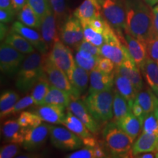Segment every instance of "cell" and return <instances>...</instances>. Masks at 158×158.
Returning <instances> with one entry per match:
<instances>
[{
    "label": "cell",
    "mask_w": 158,
    "mask_h": 158,
    "mask_svg": "<svg viewBox=\"0 0 158 158\" xmlns=\"http://www.w3.org/2000/svg\"><path fill=\"white\" fill-rule=\"evenodd\" d=\"M15 13V10L0 9V21H1V23H10L14 19Z\"/></svg>",
    "instance_id": "obj_47"
},
{
    "label": "cell",
    "mask_w": 158,
    "mask_h": 158,
    "mask_svg": "<svg viewBox=\"0 0 158 158\" xmlns=\"http://www.w3.org/2000/svg\"><path fill=\"white\" fill-rule=\"evenodd\" d=\"M19 153V147L16 143H11L10 144L3 146L0 150V157L12 158L16 157Z\"/></svg>",
    "instance_id": "obj_42"
},
{
    "label": "cell",
    "mask_w": 158,
    "mask_h": 158,
    "mask_svg": "<svg viewBox=\"0 0 158 158\" xmlns=\"http://www.w3.org/2000/svg\"><path fill=\"white\" fill-rule=\"evenodd\" d=\"M68 108L86 126L91 133L94 134L98 133L100 130L99 123L91 114L84 102L79 99L72 100Z\"/></svg>",
    "instance_id": "obj_15"
},
{
    "label": "cell",
    "mask_w": 158,
    "mask_h": 158,
    "mask_svg": "<svg viewBox=\"0 0 158 158\" xmlns=\"http://www.w3.org/2000/svg\"><path fill=\"white\" fill-rule=\"evenodd\" d=\"M144 2L150 7H152L158 4V0H144Z\"/></svg>",
    "instance_id": "obj_54"
},
{
    "label": "cell",
    "mask_w": 158,
    "mask_h": 158,
    "mask_svg": "<svg viewBox=\"0 0 158 158\" xmlns=\"http://www.w3.org/2000/svg\"><path fill=\"white\" fill-rule=\"evenodd\" d=\"M142 0H126V32L147 43L155 33L152 10Z\"/></svg>",
    "instance_id": "obj_1"
},
{
    "label": "cell",
    "mask_w": 158,
    "mask_h": 158,
    "mask_svg": "<svg viewBox=\"0 0 158 158\" xmlns=\"http://www.w3.org/2000/svg\"><path fill=\"white\" fill-rule=\"evenodd\" d=\"M140 69L149 87L155 91L158 88V63L148 56Z\"/></svg>",
    "instance_id": "obj_28"
},
{
    "label": "cell",
    "mask_w": 158,
    "mask_h": 158,
    "mask_svg": "<svg viewBox=\"0 0 158 158\" xmlns=\"http://www.w3.org/2000/svg\"><path fill=\"white\" fill-rule=\"evenodd\" d=\"M100 57L101 56H94L84 50H76L75 60L77 64L90 73L97 68Z\"/></svg>",
    "instance_id": "obj_34"
},
{
    "label": "cell",
    "mask_w": 158,
    "mask_h": 158,
    "mask_svg": "<svg viewBox=\"0 0 158 158\" xmlns=\"http://www.w3.org/2000/svg\"><path fill=\"white\" fill-rule=\"evenodd\" d=\"M83 27V32H84V40L88 41L96 46L100 47L104 44L106 38H105L104 33L99 32L94 30L88 22H81Z\"/></svg>",
    "instance_id": "obj_36"
},
{
    "label": "cell",
    "mask_w": 158,
    "mask_h": 158,
    "mask_svg": "<svg viewBox=\"0 0 158 158\" xmlns=\"http://www.w3.org/2000/svg\"><path fill=\"white\" fill-rule=\"evenodd\" d=\"M94 152L95 158H101L106 157V154H105L104 151L98 143H97L95 147H94Z\"/></svg>",
    "instance_id": "obj_52"
},
{
    "label": "cell",
    "mask_w": 158,
    "mask_h": 158,
    "mask_svg": "<svg viewBox=\"0 0 158 158\" xmlns=\"http://www.w3.org/2000/svg\"><path fill=\"white\" fill-rule=\"evenodd\" d=\"M123 43L127 46L130 56L136 65L141 68L148 57L147 43L132 36L126 31Z\"/></svg>",
    "instance_id": "obj_14"
},
{
    "label": "cell",
    "mask_w": 158,
    "mask_h": 158,
    "mask_svg": "<svg viewBox=\"0 0 158 158\" xmlns=\"http://www.w3.org/2000/svg\"><path fill=\"white\" fill-rule=\"evenodd\" d=\"M130 112H132L131 108L127 99L124 98L116 90L114 91L113 100V114L115 120L114 122L118 123Z\"/></svg>",
    "instance_id": "obj_32"
},
{
    "label": "cell",
    "mask_w": 158,
    "mask_h": 158,
    "mask_svg": "<svg viewBox=\"0 0 158 158\" xmlns=\"http://www.w3.org/2000/svg\"><path fill=\"white\" fill-rule=\"evenodd\" d=\"M89 73L78 64H75L72 73L69 76L71 84L73 85L77 94L80 97L86 91L88 86Z\"/></svg>",
    "instance_id": "obj_26"
},
{
    "label": "cell",
    "mask_w": 158,
    "mask_h": 158,
    "mask_svg": "<svg viewBox=\"0 0 158 158\" xmlns=\"http://www.w3.org/2000/svg\"><path fill=\"white\" fill-rule=\"evenodd\" d=\"M155 115L157 116V117L158 118V107H157V109L155 110Z\"/></svg>",
    "instance_id": "obj_55"
},
{
    "label": "cell",
    "mask_w": 158,
    "mask_h": 158,
    "mask_svg": "<svg viewBox=\"0 0 158 158\" xmlns=\"http://www.w3.org/2000/svg\"><path fill=\"white\" fill-rule=\"evenodd\" d=\"M5 43L25 55L35 52V47L21 35L11 31L5 39Z\"/></svg>",
    "instance_id": "obj_27"
},
{
    "label": "cell",
    "mask_w": 158,
    "mask_h": 158,
    "mask_svg": "<svg viewBox=\"0 0 158 158\" xmlns=\"http://www.w3.org/2000/svg\"><path fill=\"white\" fill-rule=\"evenodd\" d=\"M7 32H8V27L6 26V23H1V40L5 39Z\"/></svg>",
    "instance_id": "obj_53"
},
{
    "label": "cell",
    "mask_w": 158,
    "mask_h": 158,
    "mask_svg": "<svg viewBox=\"0 0 158 158\" xmlns=\"http://www.w3.org/2000/svg\"><path fill=\"white\" fill-rule=\"evenodd\" d=\"M18 19L23 24L35 29H40L42 24V19L38 16V15L35 13L28 3L26 4L18 12Z\"/></svg>",
    "instance_id": "obj_31"
},
{
    "label": "cell",
    "mask_w": 158,
    "mask_h": 158,
    "mask_svg": "<svg viewBox=\"0 0 158 158\" xmlns=\"http://www.w3.org/2000/svg\"><path fill=\"white\" fill-rule=\"evenodd\" d=\"M114 72L129 78L138 92L143 88V78L140 72V68L136 65L133 59H129L119 66H116Z\"/></svg>",
    "instance_id": "obj_20"
},
{
    "label": "cell",
    "mask_w": 158,
    "mask_h": 158,
    "mask_svg": "<svg viewBox=\"0 0 158 158\" xmlns=\"http://www.w3.org/2000/svg\"><path fill=\"white\" fill-rule=\"evenodd\" d=\"M11 31L25 37L41 54H45L48 51L49 47L43 39L42 35L35 30V29L23 24L21 21H15L11 27Z\"/></svg>",
    "instance_id": "obj_13"
},
{
    "label": "cell",
    "mask_w": 158,
    "mask_h": 158,
    "mask_svg": "<svg viewBox=\"0 0 158 158\" xmlns=\"http://www.w3.org/2000/svg\"><path fill=\"white\" fill-rule=\"evenodd\" d=\"M45 73L51 86L68 92L73 100H78V94L71 84L68 75L51 62L48 56L45 59Z\"/></svg>",
    "instance_id": "obj_8"
},
{
    "label": "cell",
    "mask_w": 158,
    "mask_h": 158,
    "mask_svg": "<svg viewBox=\"0 0 158 158\" xmlns=\"http://www.w3.org/2000/svg\"><path fill=\"white\" fill-rule=\"evenodd\" d=\"M147 54L149 58L158 63V33L155 31L147 41Z\"/></svg>",
    "instance_id": "obj_41"
},
{
    "label": "cell",
    "mask_w": 158,
    "mask_h": 158,
    "mask_svg": "<svg viewBox=\"0 0 158 158\" xmlns=\"http://www.w3.org/2000/svg\"><path fill=\"white\" fill-rule=\"evenodd\" d=\"M27 1L28 0H12L13 8H14L15 12H19L22 8L26 4H27Z\"/></svg>",
    "instance_id": "obj_50"
},
{
    "label": "cell",
    "mask_w": 158,
    "mask_h": 158,
    "mask_svg": "<svg viewBox=\"0 0 158 158\" xmlns=\"http://www.w3.org/2000/svg\"><path fill=\"white\" fill-rule=\"evenodd\" d=\"M102 16L116 30L125 29L126 0H100Z\"/></svg>",
    "instance_id": "obj_6"
},
{
    "label": "cell",
    "mask_w": 158,
    "mask_h": 158,
    "mask_svg": "<svg viewBox=\"0 0 158 158\" xmlns=\"http://www.w3.org/2000/svg\"><path fill=\"white\" fill-rule=\"evenodd\" d=\"M158 145V136L152 134L143 133L133 143L132 152L133 155L155 151Z\"/></svg>",
    "instance_id": "obj_23"
},
{
    "label": "cell",
    "mask_w": 158,
    "mask_h": 158,
    "mask_svg": "<svg viewBox=\"0 0 158 158\" xmlns=\"http://www.w3.org/2000/svg\"><path fill=\"white\" fill-rule=\"evenodd\" d=\"M50 135V126L41 124L35 127L26 129L22 145L26 150L31 151L40 147L45 143Z\"/></svg>",
    "instance_id": "obj_12"
},
{
    "label": "cell",
    "mask_w": 158,
    "mask_h": 158,
    "mask_svg": "<svg viewBox=\"0 0 158 158\" xmlns=\"http://www.w3.org/2000/svg\"><path fill=\"white\" fill-rule=\"evenodd\" d=\"M71 101L72 98L70 94L51 85V87L45 98L43 105H60L67 108L68 107Z\"/></svg>",
    "instance_id": "obj_30"
},
{
    "label": "cell",
    "mask_w": 158,
    "mask_h": 158,
    "mask_svg": "<svg viewBox=\"0 0 158 158\" xmlns=\"http://www.w3.org/2000/svg\"><path fill=\"white\" fill-rule=\"evenodd\" d=\"M152 16H153V24L155 31L158 33V4L155 5L152 9Z\"/></svg>",
    "instance_id": "obj_49"
},
{
    "label": "cell",
    "mask_w": 158,
    "mask_h": 158,
    "mask_svg": "<svg viewBox=\"0 0 158 158\" xmlns=\"http://www.w3.org/2000/svg\"><path fill=\"white\" fill-rule=\"evenodd\" d=\"M48 57L51 62L68 75L69 78L74 69L76 60L68 45L60 40H57L51 48Z\"/></svg>",
    "instance_id": "obj_10"
},
{
    "label": "cell",
    "mask_w": 158,
    "mask_h": 158,
    "mask_svg": "<svg viewBox=\"0 0 158 158\" xmlns=\"http://www.w3.org/2000/svg\"><path fill=\"white\" fill-rule=\"evenodd\" d=\"M154 92H155V94H156V95H157V98H158V88H157V89H156L155 91H154Z\"/></svg>",
    "instance_id": "obj_56"
},
{
    "label": "cell",
    "mask_w": 158,
    "mask_h": 158,
    "mask_svg": "<svg viewBox=\"0 0 158 158\" xmlns=\"http://www.w3.org/2000/svg\"><path fill=\"white\" fill-rule=\"evenodd\" d=\"M61 40L68 46L76 48L84 40L82 24L75 15H69L60 28Z\"/></svg>",
    "instance_id": "obj_11"
},
{
    "label": "cell",
    "mask_w": 158,
    "mask_h": 158,
    "mask_svg": "<svg viewBox=\"0 0 158 158\" xmlns=\"http://www.w3.org/2000/svg\"><path fill=\"white\" fill-rule=\"evenodd\" d=\"M143 133L158 136V118L155 112L146 114L142 124Z\"/></svg>",
    "instance_id": "obj_39"
},
{
    "label": "cell",
    "mask_w": 158,
    "mask_h": 158,
    "mask_svg": "<svg viewBox=\"0 0 158 158\" xmlns=\"http://www.w3.org/2000/svg\"><path fill=\"white\" fill-rule=\"evenodd\" d=\"M114 85H115L116 90L124 98L127 99L131 108L138 92L131 81L127 77L121 76L115 73Z\"/></svg>",
    "instance_id": "obj_21"
},
{
    "label": "cell",
    "mask_w": 158,
    "mask_h": 158,
    "mask_svg": "<svg viewBox=\"0 0 158 158\" xmlns=\"http://www.w3.org/2000/svg\"><path fill=\"white\" fill-rule=\"evenodd\" d=\"M45 59L39 51L26 56L16 74L15 86L20 91L26 92L30 90L45 76Z\"/></svg>",
    "instance_id": "obj_2"
},
{
    "label": "cell",
    "mask_w": 158,
    "mask_h": 158,
    "mask_svg": "<svg viewBox=\"0 0 158 158\" xmlns=\"http://www.w3.org/2000/svg\"><path fill=\"white\" fill-rule=\"evenodd\" d=\"M62 124L70 131L78 135L81 138H82V140L93 137L89 133V130L86 127V126L69 110Z\"/></svg>",
    "instance_id": "obj_25"
},
{
    "label": "cell",
    "mask_w": 158,
    "mask_h": 158,
    "mask_svg": "<svg viewBox=\"0 0 158 158\" xmlns=\"http://www.w3.org/2000/svg\"><path fill=\"white\" fill-rule=\"evenodd\" d=\"M68 158H95L94 147H86L67 156Z\"/></svg>",
    "instance_id": "obj_45"
},
{
    "label": "cell",
    "mask_w": 158,
    "mask_h": 158,
    "mask_svg": "<svg viewBox=\"0 0 158 158\" xmlns=\"http://www.w3.org/2000/svg\"><path fill=\"white\" fill-rule=\"evenodd\" d=\"M97 68L106 73H112L115 71L116 65L110 59L101 56L99 59Z\"/></svg>",
    "instance_id": "obj_44"
},
{
    "label": "cell",
    "mask_w": 158,
    "mask_h": 158,
    "mask_svg": "<svg viewBox=\"0 0 158 158\" xmlns=\"http://www.w3.org/2000/svg\"><path fill=\"white\" fill-rule=\"evenodd\" d=\"M81 22H88L102 16L100 0H84L73 12Z\"/></svg>",
    "instance_id": "obj_18"
},
{
    "label": "cell",
    "mask_w": 158,
    "mask_h": 158,
    "mask_svg": "<svg viewBox=\"0 0 158 158\" xmlns=\"http://www.w3.org/2000/svg\"><path fill=\"white\" fill-rule=\"evenodd\" d=\"M19 95L13 91H6L0 97V116L5 118L12 115L13 108L19 100Z\"/></svg>",
    "instance_id": "obj_33"
},
{
    "label": "cell",
    "mask_w": 158,
    "mask_h": 158,
    "mask_svg": "<svg viewBox=\"0 0 158 158\" xmlns=\"http://www.w3.org/2000/svg\"><path fill=\"white\" fill-rule=\"evenodd\" d=\"M142 124L143 123L141 120L132 112L117 123L118 125L134 140L137 138L142 130Z\"/></svg>",
    "instance_id": "obj_29"
},
{
    "label": "cell",
    "mask_w": 158,
    "mask_h": 158,
    "mask_svg": "<svg viewBox=\"0 0 158 158\" xmlns=\"http://www.w3.org/2000/svg\"><path fill=\"white\" fill-rule=\"evenodd\" d=\"M50 138L53 145L61 150L72 151L84 145L82 138L67 127L50 126Z\"/></svg>",
    "instance_id": "obj_7"
},
{
    "label": "cell",
    "mask_w": 158,
    "mask_h": 158,
    "mask_svg": "<svg viewBox=\"0 0 158 158\" xmlns=\"http://www.w3.org/2000/svg\"><path fill=\"white\" fill-rule=\"evenodd\" d=\"M65 107L60 105H43L37 108L36 114L43 121L52 124H62L65 116Z\"/></svg>",
    "instance_id": "obj_19"
},
{
    "label": "cell",
    "mask_w": 158,
    "mask_h": 158,
    "mask_svg": "<svg viewBox=\"0 0 158 158\" xmlns=\"http://www.w3.org/2000/svg\"><path fill=\"white\" fill-rule=\"evenodd\" d=\"M26 129L21 127L18 121L8 120L4 123L2 132L6 142L22 144Z\"/></svg>",
    "instance_id": "obj_22"
},
{
    "label": "cell",
    "mask_w": 158,
    "mask_h": 158,
    "mask_svg": "<svg viewBox=\"0 0 158 158\" xmlns=\"http://www.w3.org/2000/svg\"><path fill=\"white\" fill-rule=\"evenodd\" d=\"M26 58L25 54L4 42L0 46V69L9 76L16 75Z\"/></svg>",
    "instance_id": "obj_9"
},
{
    "label": "cell",
    "mask_w": 158,
    "mask_h": 158,
    "mask_svg": "<svg viewBox=\"0 0 158 158\" xmlns=\"http://www.w3.org/2000/svg\"><path fill=\"white\" fill-rule=\"evenodd\" d=\"M104 44L100 47L101 56L110 59L116 66H119L129 59H133L125 44H123L119 37L109 24L104 32Z\"/></svg>",
    "instance_id": "obj_5"
},
{
    "label": "cell",
    "mask_w": 158,
    "mask_h": 158,
    "mask_svg": "<svg viewBox=\"0 0 158 158\" xmlns=\"http://www.w3.org/2000/svg\"><path fill=\"white\" fill-rule=\"evenodd\" d=\"M0 9L14 10L12 0H0Z\"/></svg>",
    "instance_id": "obj_51"
},
{
    "label": "cell",
    "mask_w": 158,
    "mask_h": 158,
    "mask_svg": "<svg viewBox=\"0 0 158 158\" xmlns=\"http://www.w3.org/2000/svg\"><path fill=\"white\" fill-rule=\"evenodd\" d=\"M40 31L43 39L49 48H52L54 43L59 40L57 31L56 19L51 5L47 10L46 14L42 19Z\"/></svg>",
    "instance_id": "obj_16"
},
{
    "label": "cell",
    "mask_w": 158,
    "mask_h": 158,
    "mask_svg": "<svg viewBox=\"0 0 158 158\" xmlns=\"http://www.w3.org/2000/svg\"><path fill=\"white\" fill-rule=\"evenodd\" d=\"M131 111L132 113H133L135 116H137V117L142 122V123H143L144 116H145L146 114L144 113L141 106L135 101H134L133 106H132Z\"/></svg>",
    "instance_id": "obj_48"
},
{
    "label": "cell",
    "mask_w": 158,
    "mask_h": 158,
    "mask_svg": "<svg viewBox=\"0 0 158 158\" xmlns=\"http://www.w3.org/2000/svg\"><path fill=\"white\" fill-rule=\"evenodd\" d=\"M35 105V101L33 100L32 97L30 95H27L24 98H21V100H19L15 103L14 108H13L12 114H15L19 113L21 110H24L25 108L30 107V106Z\"/></svg>",
    "instance_id": "obj_43"
},
{
    "label": "cell",
    "mask_w": 158,
    "mask_h": 158,
    "mask_svg": "<svg viewBox=\"0 0 158 158\" xmlns=\"http://www.w3.org/2000/svg\"><path fill=\"white\" fill-rule=\"evenodd\" d=\"M49 3L54 11L56 21L59 23H64L68 18V7H67L66 0H49Z\"/></svg>",
    "instance_id": "obj_38"
},
{
    "label": "cell",
    "mask_w": 158,
    "mask_h": 158,
    "mask_svg": "<svg viewBox=\"0 0 158 158\" xmlns=\"http://www.w3.org/2000/svg\"><path fill=\"white\" fill-rule=\"evenodd\" d=\"M76 50H84L91 53V54L94 55V56H101V54H100V48L92 44V43L85 40H83L81 43L76 47Z\"/></svg>",
    "instance_id": "obj_46"
},
{
    "label": "cell",
    "mask_w": 158,
    "mask_h": 158,
    "mask_svg": "<svg viewBox=\"0 0 158 158\" xmlns=\"http://www.w3.org/2000/svg\"><path fill=\"white\" fill-rule=\"evenodd\" d=\"M135 101L143 108L145 114L152 113L158 107V98L155 92L150 89L143 88L138 92Z\"/></svg>",
    "instance_id": "obj_24"
},
{
    "label": "cell",
    "mask_w": 158,
    "mask_h": 158,
    "mask_svg": "<svg viewBox=\"0 0 158 158\" xmlns=\"http://www.w3.org/2000/svg\"><path fill=\"white\" fill-rule=\"evenodd\" d=\"M106 147L114 156L129 157L133 155L134 139L125 133L116 122H109L102 131Z\"/></svg>",
    "instance_id": "obj_3"
},
{
    "label": "cell",
    "mask_w": 158,
    "mask_h": 158,
    "mask_svg": "<svg viewBox=\"0 0 158 158\" xmlns=\"http://www.w3.org/2000/svg\"><path fill=\"white\" fill-rule=\"evenodd\" d=\"M113 100V91L110 89L101 92H89L84 102L94 119L98 123H104L114 116Z\"/></svg>",
    "instance_id": "obj_4"
},
{
    "label": "cell",
    "mask_w": 158,
    "mask_h": 158,
    "mask_svg": "<svg viewBox=\"0 0 158 158\" xmlns=\"http://www.w3.org/2000/svg\"><path fill=\"white\" fill-rule=\"evenodd\" d=\"M27 3L41 19H43L50 7L49 0H28Z\"/></svg>",
    "instance_id": "obj_40"
},
{
    "label": "cell",
    "mask_w": 158,
    "mask_h": 158,
    "mask_svg": "<svg viewBox=\"0 0 158 158\" xmlns=\"http://www.w3.org/2000/svg\"><path fill=\"white\" fill-rule=\"evenodd\" d=\"M115 72L112 73H106L98 68L90 72L89 76V92H101L110 89L114 85Z\"/></svg>",
    "instance_id": "obj_17"
},
{
    "label": "cell",
    "mask_w": 158,
    "mask_h": 158,
    "mask_svg": "<svg viewBox=\"0 0 158 158\" xmlns=\"http://www.w3.org/2000/svg\"><path fill=\"white\" fill-rule=\"evenodd\" d=\"M18 122L23 128L35 127L42 124V118L37 114H32L28 111H23L20 114Z\"/></svg>",
    "instance_id": "obj_37"
},
{
    "label": "cell",
    "mask_w": 158,
    "mask_h": 158,
    "mask_svg": "<svg viewBox=\"0 0 158 158\" xmlns=\"http://www.w3.org/2000/svg\"><path fill=\"white\" fill-rule=\"evenodd\" d=\"M50 84V82L48 81V78L45 75L35 85L31 93V95L35 101V105L40 106H43L45 98L51 87Z\"/></svg>",
    "instance_id": "obj_35"
}]
</instances>
